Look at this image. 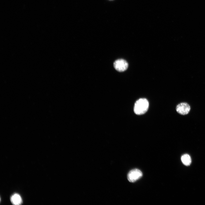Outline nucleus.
<instances>
[{
  "mask_svg": "<svg viewBox=\"0 0 205 205\" xmlns=\"http://www.w3.org/2000/svg\"><path fill=\"white\" fill-rule=\"evenodd\" d=\"M149 106V102L146 99H140L136 101L135 104L134 109V112L137 115L143 114L147 111Z\"/></svg>",
  "mask_w": 205,
  "mask_h": 205,
  "instance_id": "f257e3e1",
  "label": "nucleus"
},
{
  "mask_svg": "<svg viewBox=\"0 0 205 205\" xmlns=\"http://www.w3.org/2000/svg\"><path fill=\"white\" fill-rule=\"evenodd\" d=\"M142 172L139 169H135L132 170L128 173L127 179L131 182H134L142 176Z\"/></svg>",
  "mask_w": 205,
  "mask_h": 205,
  "instance_id": "f03ea898",
  "label": "nucleus"
},
{
  "mask_svg": "<svg viewBox=\"0 0 205 205\" xmlns=\"http://www.w3.org/2000/svg\"><path fill=\"white\" fill-rule=\"evenodd\" d=\"M128 65L127 62L123 59L116 60L114 63V68L119 72H123L126 70L128 68Z\"/></svg>",
  "mask_w": 205,
  "mask_h": 205,
  "instance_id": "7ed1b4c3",
  "label": "nucleus"
},
{
  "mask_svg": "<svg viewBox=\"0 0 205 205\" xmlns=\"http://www.w3.org/2000/svg\"><path fill=\"white\" fill-rule=\"evenodd\" d=\"M176 110L180 114L184 115L188 114L190 110L189 105L186 102H182L177 105Z\"/></svg>",
  "mask_w": 205,
  "mask_h": 205,
  "instance_id": "20e7f679",
  "label": "nucleus"
},
{
  "mask_svg": "<svg viewBox=\"0 0 205 205\" xmlns=\"http://www.w3.org/2000/svg\"><path fill=\"white\" fill-rule=\"evenodd\" d=\"M10 200L11 203L15 205H19L22 203V199L21 196L17 193L14 194L12 195Z\"/></svg>",
  "mask_w": 205,
  "mask_h": 205,
  "instance_id": "39448f33",
  "label": "nucleus"
},
{
  "mask_svg": "<svg viewBox=\"0 0 205 205\" xmlns=\"http://www.w3.org/2000/svg\"><path fill=\"white\" fill-rule=\"evenodd\" d=\"M181 160L183 164L186 166L189 165L191 162V159L190 156L188 154H184L183 155Z\"/></svg>",
  "mask_w": 205,
  "mask_h": 205,
  "instance_id": "423d86ee",
  "label": "nucleus"
}]
</instances>
